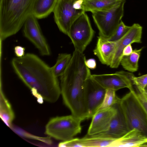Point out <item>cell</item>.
Instances as JSON below:
<instances>
[{
	"mask_svg": "<svg viewBox=\"0 0 147 147\" xmlns=\"http://www.w3.org/2000/svg\"><path fill=\"white\" fill-rule=\"evenodd\" d=\"M13 70L20 79L31 90L38 102L44 100L56 102L61 94L57 78L51 67L36 55L27 53L21 57H15L11 61Z\"/></svg>",
	"mask_w": 147,
	"mask_h": 147,
	"instance_id": "obj_1",
	"label": "cell"
},
{
	"mask_svg": "<svg viewBox=\"0 0 147 147\" xmlns=\"http://www.w3.org/2000/svg\"><path fill=\"white\" fill-rule=\"evenodd\" d=\"M60 80L63 102L72 115L82 121L89 118L84 99L85 80L78 73L71 58Z\"/></svg>",
	"mask_w": 147,
	"mask_h": 147,
	"instance_id": "obj_2",
	"label": "cell"
},
{
	"mask_svg": "<svg viewBox=\"0 0 147 147\" xmlns=\"http://www.w3.org/2000/svg\"><path fill=\"white\" fill-rule=\"evenodd\" d=\"M35 0H0V38L16 34L32 11Z\"/></svg>",
	"mask_w": 147,
	"mask_h": 147,
	"instance_id": "obj_3",
	"label": "cell"
},
{
	"mask_svg": "<svg viewBox=\"0 0 147 147\" xmlns=\"http://www.w3.org/2000/svg\"><path fill=\"white\" fill-rule=\"evenodd\" d=\"M119 105L129 131L137 129L147 137V114L134 89L120 98Z\"/></svg>",
	"mask_w": 147,
	"mask_h": 147,
	"instance_id": "obj_4",
	"label": "cell"
},
{
	"mask_svg": "<svg viewBox=\"0 0 147 147\" xmlns=\"http://www.w3.org/2000/svg\"><path fill=\"white\" fill-rule=\"evenodd\" d=\"M82 121L72 115L53 117L46 126L45 133L57 140L69 141L81 133Z\"/></svg>",
	"mask_w": 147,
	"mask_h": 147,
	"instance_id": "obj_5",
	"label": "cell"
},
{
	"mask_svg": "<svg viewBox=\"0 0 147 147\" xmlns=\"http://www.w3.org/2000/svg\"><path fill=\"white\" fill-rule=\"evenodd\" d=\"M125 1L107 11L92 12L94 21L99 30V36L107 39L113 33L123 16Z\"/></svg>",
	"mask_w": 147,
	"mask_h": 147,
	"instance_id": "obj_6",
	"label": "cell"
},
{
	"mask_svg": "<svg viewBox=\"0 0 147 147\" xmlns=\"http://www.w3.org/2000/svg\"><path fill=\"white\" fill-rule=\"evenodd\" d=\"M94 33L89 18L84 12L72 24L68 36L71 40L75 50L83 53L92 40Z\"/></svg>",
	"mask_w": 147,
	"mask_h": 147,
	"instance_id": "obj_7",
	"label": "cell"
},
{
	"mask_svg": "<svg viewBox=\"0 0 147 147\" xmlns=\"http://www.w3.org/2000/svg\"><path fill=\"white\" fill-rule=\"evenodd\" d=\"M76 0H58L53 11L54 19L59 29L68 36L73 22L85 12L75 7L74 3Z\"/></svg>",
	"mask_w": 147,
	"mask_h": 147,
	"instance_id": "obj_8",
	"label": "cell"
},
{
	"mask_svg": "<svg viewBox=\"0 0 147 147\" xmlns=\"http://www.w3.org/2000/svg\"><path fill=\"white\" fill-rule=\"evenodd\" d=\"M106 90L92 75L85 80L84 99L89 118H92L101 105Z\"/></svg>",
	"mask_w": 147,
	"mask_h": 147,
	"instance_id": "obj_9",
	"label": "cell"
},
{
	"mask_svg": "<svg viewBox=\"0 0 147 147\" xmlns=\"http://www.w3.org/2000/svg\"><path fill=\"white\" fill-rule=\"evenodd\" d=\"M37 19L32 14L29 16L24 25V34L38 49L42 55L49 56L51 54L50 48L42 32Z\"/></svg>",
	"mask_w": 147,
	"mask_h": 147,
	"instance_id": "obj_10",
	"label": "cell"
},
{
	"mask_svg": "<svg viewBox=\"0 0 147 147\" xmlns=\"http://www.w3.org/2000/svg\"><path fill=\"white\" fill-rule=\"evenodd\" d=\"M133 74L121 71L115 74L92 75V77L106 90L116 91L125 88L130 90L134 89L131 80Z\"/></svg>",
	"mask_w": 147,
	"mask_h": 147,
	"instance_id": "obj_11",
	"label": "cell"
},
{
	"mask_svg": "<svg viewBox=\"0 0 147 147\" xmlns=\"http://www.w3.org/2000/svg\"><path fill=\"white\" fill-rule=\"evenodd\" d=\"M117 111L113 117L108 128L102 132L88 136L107 139H119L129 131L119 103L116 104Z\"/></svg>",
	"mask_w": 147,
	"mask_h": 147,
	"instance_id": "obj_12",
	"label": "cell"
},
{
	"mask_svg": "<svg viewBox=\"0 0 147 147\" xmlns=\"http://www.w3.org/2000/svg\"><path fill=\"white\" fill-rule=\"evenodd\" d=\"M142 27L139 24H134L128 32L121 38L116 42L117 45L115 55L110 66L111 68H117L119 65L123 57V51L124 48L129 44L134 43H140Z\"/></svg>",
	"mask_w": 147,
	"mask_h": 147,
	"instance_id": "obj_13",
	"label": "cell"
},
{
	"mask_svg": "<svg viewBox=\"0 0 147 147\" xmlns=\"http://www.w3.org/2000/svg\"><path fill=\"white\" fill-rule=\"evenodd\" d=\"M117 111L116 104L110 108L97 111L92 120L86 135H94L106 130Z\"/></svg>",
	"mask_w": 147,
	"mask_h": 147,
	"instance_id": "obj_14",
	"label": "cell"
},
{
	"mask_svg": "<svg viewBox=\"0 0 147 147\" xmlns=\"http://www.w3.org/2000/svg\"><path fill=\"white\" fill-rule=\"evenodd\" d=\"M116 42H113L98 37L94 54L102 63L110 66L113 61L116 47Z\"/></svg>",
	"mask_w": 147,
	"mask_h": 147,
	"instance_id": "obj_15",
	"label": "cell"
},
{
	"mask_svg": "<svg viewBox=\"0 0 147 147\" xmlns=\"http://www.w3.org/2000/svg\"><path fill=\"white\" fill-rule=\"evenodd\" d=\"M114 140L86 135L81 138H73L69 141H62L59 144L58 146L65 147H110Z\"/></svg>",
	"mask_w": 147,
	"mask_h": 147,
	"instance_id": "obj_16",
	"label": "cell"
},
{
	"mask_svg": "<svg viewBox=\"0 0 147 147\" xmlns=\"http://www.w3.org/2000/svg\"><path fill=\"white\" fill-rule=\"evenodd\" d=\"M147 142V137L138 130L134 129L121 138L115 140L110 147H141Z\"/></svg>",
	"mask_w": 147,
	"mask_h": 147,
	"instance_id": "obj_17",
	"label": "cell"
},
{
	"mask_svg": "<svg viewBox=\"0 0 147 147\" xmlns=\"http://www.w3.org/2000/svg\"><path fill=\"white\" fill-rule=\"evenodd\" d=\"M124 1L126 0H82V7L85 12L106 11Z\"/></svg>",
	"mask_w": 147,
	"mask_h": 147,
	"instance_id": "obj_18",
	"label": "cell"
},
{
	"mask_svg": "<svg viewBox=\"0 0 147 147\" xmlns=\"http://www.w3.org/2000/svg\"><path fill=\"white\" fill-rule=\"evenodd\" d=\"M58 0H35L32 14L37 19L44 18L53 12Z\"/></svg>",
	"mask_w": 147,
	"mask_h": 147,
	"instance_id": "obj_19",
	"label": "cell"
},
{
	"mask_svg": "<svg viewBox=\"0 0 147 147\" xmlns=\"http://www.w3.org/2000/svg\"><path fill=\"white\" fill-rule=\"evenodd\" d=\"M0 116L4 123L10 128L15 115L11 106L3 92L1 82L0 91Z\"/></svg>",
	"mask_w": 147,
	"mask_h": 147,
	"instance_id": "obj_20",
	"label": "cell"
},
{
	"mask_svg": "<svg viewBox=\"0 0 147 147\" xmlns=\"http://www.w3.org/2000/svg\"><path fill=\"white\" fill-rule=\"evenodd\" d=\"M71 58L78 73L85 80L91 76L90 69L86 65V60L83 53L75 50Z\"/></svg>",
	"mask_w": 147,
	"mask_h": 147,
	"instance_id": "obj_21",
	"label": "cell"
},
{
	"mask_svg": "<svg viewBox=\"0 0 147 147\" xmlns=\"http://www.w3.org/2000/svg\"><path fill=\"white\" fill-rule=\"evenodd\" d=\"M142 49V48L135 49L130 55L123 57L120 64L124 69L131 72H135L138 70V61Z\"/></svg>",
	"mask_w": 147,
	"mask_h": 147,
	"instance_id": "obj_22",
	"label": "cell"
},
{
	"mask_svg": "<svg viewBox=\"0 0 147 147\" xmlns=\"http://www.w3.org/2000/svg\"><path fill=\"white\" fill-rule=\"evenodd\" d=\"M72 55L70 54L61 53L59 54L55 64L51 69L54 75L58 78L64 72L71 61Z\"/></svg>",
	"mask_w": 147,
	"mask_h": 147,
	"instance_id": "obj_23",
	"label": "cell"
},
{
	"mask_svg": "<svg viewBox=\"0 0 147 147\" xmlns=\"http://www.w3.org/2000/svg\"><path fill=\"white\" fill-rule=\"evenodd\" d=\"M120 100V98L117 96L115 91L107 89L103 101L97 111L111 107L119 103Z\"/></svg>",
	"mask_w": 147,
	"mask_h": 147,
	"instance_id": "obj_24",
	"label": "cell"
},
{
	"mask_svg": "<svg viewBox=\"0 0 147 147\" xmlns=\"http://www.w3.org/2000/svg\"><path fill=\"white\" fill-rule=\"evenodd\" d=\"M14 131L21 137L29 139L37 140L49 145L51 144L52 142L50 136L41 137L34 135L25 131L19 127L13 126L11 128Z\"/></svg>",
	"mask_w": 147,
	"mask_h": 147,
	"instance_id": "obj_25",
	"label": "cell"
},
{
	"mask_svg": "<svg viewBox=\"0 0 147 147\" xmlns=\"http://www.w3.org/2000/svg\"><path fill=\"white\" fill-rule=\"evenodd\" d=\"M131 26L125 25L121 20L115 31L109 38L107 39L113 42H117L125 35L130 29Z\"/></svg>",
	"mask_w": 147,
	"mask_h": 147,
	"instance_id": "obj_26",
	"label": "cell"
},
{
	"mask_svg": "<svg viewBox=\"0 0 147 147\" xmlns=\"http://www.w3.org/2000/svg\"><path fill=\"white\" fill-rule=\"evenodd\" d=\"M133 85L136 86V88L140 92L145 91V88L147 85V74L136 77L133 76L131 78Z\"/></svg>",
	"mask_w": 147,
	"mask_h": 147,
	"instance_id": "obj_27",
	"label": "cell"
},
{
	"mask_svg": "<svg viewBox=\"0 0 147 147\" xmlns=\"http://www.w3.org/2000/svg\"><path fill=\"white\" fill-rule=\"evenodd\" d=\"M137 97L147 114V100L143 95L136 88Z\"/></svg>",
	"mask_w": 147,
	"mask_h": 147,
	"instance_id": "obj_28",
	"label": "cell"
},
{
	"mask_svg": "<svg viewBox=\"0 0 147 147\" xmlns=\"http://www.w3.org/2000/svg\"><path fill=\"white\" fill-rule=\"evenodd\" d=\"M25 48L20 46H17L14 48L16 55L18 57H21L24 55Z\"/></svg>",
	"mask_w": 147,
	"mask_h": 147,
	"instance_id": "obj_29",
	"label": "cell"
},
{
	"mask_svg": "<svg viewBox=\"0 0 147 147\" xmlns=\"http://www.w3.org/2000/svg\"><path fill=\"white\" fill-rule=\"evenodd\" d=\"M86 64L89 69H94L96 67V61L93 59H90L86 60Z\"/></svg>",
	"mask_w": 147,
	"mask_h": 147,
	"instance_id": "obj_30",
	"label": "cell"
},
{
	"mask_svg": "<svg viewBox=\"0 0 147 147\" xmlns=\"http://www.w3.org/2000/svg\"><path fill=\"white\" fill-rule=\"evenodd\" d=\"M133 50L131 44L127 46L124 49L123 51V56H127L130 55L132 52Z\"/></svg>",
	"mask_w": 147,
	"mask_h": 147,
	"instance_id": "obj_31",
	"label": "cell"
},
{
	"mask_svg": "<svg viewBox=\"0 0 147 147\" xmlns=\"http://www.w3.org/2000/svg\"><path fill=\"white\" fill-rule=\"evenodd\" d=\"M141 93H142L145 97H147V91L145 90L142 92Z\"/></svg>",
	"mask_w": 147,
	"mask_h": 147,
	"instance_id": "obj_32",
	"label": "cell"
},
{
	"mask_svg": "<svg viewBox=\"0 0 147 147\" xmlns=\"http://www.w3.org/2000/svg\"><path fill=\"white\" fill-rule=\"evenodd\" d=\"M147 147V142L143 144L142 145L141 147Z\"/></svg>",
	"mask_w": 147,
	"mask_h": 147,
	"instance_id": "obj_33",
	"label": "cell"
},
{
	"mask_svg": "<svg viewBox=\"0 0 147 147\" xmlns=\"http://www.w3.org/2000/svg\"><path fill=\"white\" fill-rule=\"evenodd\" d=\"M145 90L147 91V85L146 86L145 88Z\"/></svg>",
	"mask_w": 147,
	"mask_h": 147,
	"instance_id": "obj_34",
	"label": "cell"
},
{
	"mask_svg": "<svg viewBox=\"0 0 147 147\" xmlns=\"http://www.w3.org/2000/svg\"><path fill=\"white\" fill-rule=\"evenodd\" d=\"M145 97V96H144ZM145 97V98H146V100H147V97Z\"/></svg>",
	"mask_w": 147,
	"mask_h": 147,
	"instance_id": "obj_35",
	"label": "cell"
},
{
	"mask_svg": "<svg viewBox=\"0 0 147 147\" xmlns=\"http://www.w3.org/2000/svg\"></svg>",
	"mask_w": 147,
	"mask_h": 147,
	"instance_id": "obj_36",
	"label": "cell"
}]
</instances>
